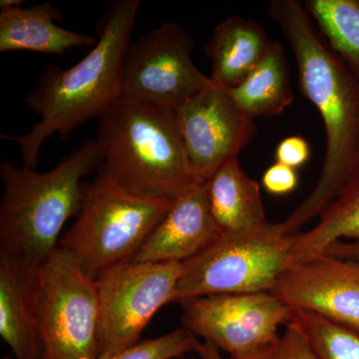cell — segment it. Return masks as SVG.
Instances as JSON below:
<instances>
[{
	"mask_svg": "<svg viewBox=\"0 0 359 359\" xmlns=\"http://www.w3.org/2000/svg\"><path fill=\"white\" fill-rule=\"evenodd\" d=\"M181 264L127 262L95 278L99 302V358L140 341L163 306L175 302Z\"/></svg>",
	"mask_w": 359,
	"mask_h": 359,
	"instance_id": "obj_8",
	"label": "cell"
},
{
	"mask_svg": "<svg viewBox=\"0 0 359 359\" xmlns=\"http://www.w3.org/2000/svg\"><path fill=\"white\" fill-rule=\"evenodd\" d=\"M289 325L301 332L316 359H359L356 330L301 309H292Z\"/></svg>",
	"mask_w": 359,
	"mask_h": 359,
	"instance_id": "obj_21",
	"label": "cell"
},
{
	"mask_svg": "<svg viewBox=\"0 0 359 359\" xmlns=\"http://www.w3.org/2000/svg\"><path fill=\"white\" fill-rule=\"evenodd\" d=\"M103 166L127 192L174 202L202 183L194 172L176 110L128 97L98 118Z\"/></svg>",
	"mask_w": 359,
	"mask_h": 359,
	"instance_id": "obj_4",
	"label": "cell"
},
{
	"mask_svg": "<svg viewBox=\"0 0 359 359\" xmlns=\"http://www.w3.org/2000/svg\"><path fill=\"white\" fill-rule=\"evenodd\" d=\"M210 211L222 235L269 226L259 183L245 173L238 158L222 165L205 182Z\"/></svg>",
	"mask_w": 359,
	"mask_h": 359,
	"instance_id": "obj_17",
	"label": "cell"
},
{
	"mask_svg": "<svg viewBox=\"0 0 359 359\" xmlns=\"http://www.w3.org/2000/svg\"><path fill=\"white\" fill-rule=\"evenodd\" d=\"M176 115L191 165L202 183L238 158L257 132L256 120L212 82L180 106Z\"/></svg>",
	"mask_w": 359,
	"mask_h": 359,
	"instance_id": "obj_11",
	"label": "cell"
},
{
	"mask_svg": "<svg viewBox=\"0 0 359 359\" xmlns=\"http://www.w3.org/2000/svg\"><path fill=\"white\" fill-rule=\"evenodd\" d=\"M276 297L292 309L318 314L359 332V263L320 255L287 269Z\"/></svg>",
	"mask_w": 359,
	"mask_h": 359,
	"instance_id": "obj_12",
	"label": "cell"
},
{
	"mask_svg": "<svg viewBox=\"0 0 359 359\" xmlns=\"http://www.w3.org/2000/svg\"><path fill=\"white\" fill-rule=\"evenodd\" d=\"M36 268L0 252V335L15 359H41L32 297Z\"/></svg>",
	"mask_w": 359,
	"mask_h": 359,
	"instance_id": "obj_14",
	"label": "cell"
},
{
	"mask_svg": "<svg viewBox=\"0 0 359 359\" xmlns=\"http://www.w3.org/2000/svg\"><path fill=\"white\" fill-rule=\"evenodd\" d=\"M299 183L297 169L276 162L264 171L262 185L271 195H287L297 188Z\"/></svg>",
	"mask_w": 359,
	"mask_h": 359,
	"instance_id": "obj_24",
	"label": "cell"
},
{
	"mask_svg": "<svg viewBox=\"0 0 359 359\" xmlns=\"http://www.w3.org/2000/svg\"><path fill=\"white\" fill-rule=\"evenodd\" d=\"M273 42L256 21L230 16L219 22L205 48L212 84L223 89L237 87L261 63Z\"/></svg>",
	"mask_w": 359,
	"mask_h": 359,
	"instance_id": "obj_16",
	"label": "cell"
},
{
	"mask_svg": "<svg viewBox=\"0 0 359 359\" xmlns=\"http://www.w3.org/2000/svg\"><path fill=\"white\" fill-rule=\"evenodd\" d=\"M323 254L359 263V241L353 243L339 241L330 245Z\"/></svg>",
	"mask_w": 359,
	"mask_h": 359,
	"instance_id": "obj_27",
	"label": "cell"
},
{
	"mask_svg": "<svg viewBox=\"0 0 359 359\" xmlns=\"http://www.w3.org/2000/svg\"><path fill=\"white\" fill-rule=\"evenodd\" d=\"M268 16L282 30L299 73V89L320 113L325 152L320 178L299 207L280 223L297 235L359 178V79L318 32L304 4L275 0Z\"/></svg>",
	"mask_w": 359,
	"mask_h": 359,
	"instance_id": "obj_1",
	"label": "cell"
},
{
	"mask_svg": "<svg viewBox=\"0 0 359 359\" xmlns=\"http://www.w3.org/2000/svg\"><path fill=\"white\" fill-rule=\"evenodd\" d=\"M194 41L176 21L157 28L130 45L123 72V96L177 110L211 84L194 65Z\"/></svg>",
	"mask_w": 359,
	"mask_h": 359,
	"instance_id": "obj_10",
	"label": "cell"
},
{
	"mask_svg": "<svg viewBox=\"0 0 359 359\" xmlns=\"http://www.w3.org/2000/svg\"><path fill=\"white\" fill-rule=\"evenodd\" d=\"M179 304L183 327L233 358L273 348L292 316L273 292L207 295Z\"/></svg>",
	"mask_w": 359,
	"mask_h": 359,
	"instance_id": "obj_9",
	"label": "cell"
},
{
	"mask_svg": "<svg viewBox=\"0 0 359 359\" xmlns=\"http://www.w3.org/2000/svg\"><path fill=\"white\" fill-rule=\"evenodd\" d=\"M103 162L96 139H88L46 172L2 161L0 252L32 266L44 263L58 249L68 219L81 209L82 180L98 172Z\"/></svg>",
	"mask_w": 359,
	"mask_h": 359,
	"instance_id": "obj_3",
	"label": "cell"
},
{
	"mask_svg": "<svg viewBox=\"0 0 359 359\" xmlns=\"http://www.w3.org/2000/svg\"><path fill=\"white\" fill-rule=\"evenodd\" d=\"M221 236L210 211L204 182L174 201L132 261L183 264Z\"/></svg>",
	"mask_w": 359,
	"mask_h": 359,
	"instance_id": "obj_13",
	"label": "cell"
},
{
	"mask_svg": "<svg viewBox=\"0 0 359 359\" xmlns=\"http://www.w3.org/2000/svg\"><path fill=\"white\" fill-rule=\"evenodd\" d=\"M224 90L231 101L255 120L285 112L294 102V92L283 45L273 41L263 60L242 83Z\"/></svg>",
	"mask_w": 359,
	"mask_h": 359,
	"instance_id": "obj_18",
	"label": "cell"
},
{
	"mask_svg": "<svg viewBox=\"0 0 359 359\" xmlns=\"http://www.w3.org/2000/svg\"><path fill=\"white\" fill-rule=\"evenodd\" d=\"M295 235L280 224L222 235L217 242L181 264L175 302L214 294L271 292L290 269Z\"/></svg>",
	"mask_w": 359,
	"mask_h": 359,
	"instance_id": "obj_6",
	"label": "cell"
},
{
	"mask_svg": "<svg viewBox=\"0 0 359 359\" xmlns=\"http://www.w3.org/2000/svg\"><path fill=\"white\" fill-rule=\"evenodd\" d=\"M23 4H25V1H22V0H1L0 1V8H1V11L18 8V7L22 6Z\"/></svg>",
	"mask_w": 359,
	"mask_h": 359,
	"instance_id": "obj_28",
	"label": "cell"
},
{
	"mask_svg": "<svg viewBox=\"0 0 359 359\" xmlns=\"http://www.w3.org/2000/svg\"><path fill=\"white\" fill-rule=\"evenodd\" d=\"M199 341L190 330L182 327L99 359H177L195 353Z\"/></svg>",
	"mask_w": 359,
	"mask_h": 359,
	"instance_id": "obj_22",
	"label": "cell"
},
{
	"mask_svg": "<svg viewBox=\"0 0 359 359\" xmlns=\"http://www.w3.org/2000/svg\"><path fill=\"white\" fill-rule=\"evenodd\" d=\"M140 0H116L96 27L98 41L69 68L48 65L27 92L25 103L39 116L28 133L1 135L20 149L22 166L36 169L45 142L65 140L78 127L104 114L123 96V72Z\"/></svg>",
	"mask_w": 359,
	"mask_h": 359,
	"instance_id": "obj_2",
	"label": "cell"
},
{
	"mask_svg": "<svg viewBox=\"0 0 359 359\" xmlns=\"http://www.w3.org/2000/svg\"><path fill=\"white\" fill-rule=\"evenodd\" d=\"M33 309L41 359H99L95 280L58 248L35 269Z\"/></svg>",
	"mask_w": 359,
	"mask_h": 359,
	"instance_id": "obj_7",
	"label": "cell"
},
{
	"mask_svg": "<svg viewBox=\"0 0 359 359\" xmlns=\"http://www.w3.org/2000/svg\"><path fill=\"white\" fill-rule=\"evenodd\" d=\"M172 204L127 192L102 166L93 181L82 184L81 209L59 248L95 280L103 271L131 262Z\"/></svg>",
	"mask_w": 359,
	"mask_h": 359,
	"instance_id": "obj_5",
	"label": "cell"
},
{
	"mask_svg": "<svg viewBox=\"0 0 359 359\" xmlns=\"http://www.w3.org/2000/svg\"><path fill=\"white\" fill-rule=\"evenodd\" d=\"M342 238H359V178L325 208L313 229L295 235L290 269L320 256Z\"/></svg>",
	"mask_w": 359,
	"mask_h": 359,
	"instance_id": "obj_19",
	"label": "cell"
},
{
	"mask_svg": "<svg viewBox=\"0 0 359 359\" xmlns=\"http://www.w3.org/2000/svg\"><path fill=\"white\" fill-rule=\"evenodd\" d=\"M62 13L50 2L0 13V52L32 51L63 55L74 47L95 46L98 39L56 25Z\"/></svg>",
	"mask_w": 359,
	"mask_h": 359,
	"instance_id": "obj_15",
	"label": "cell"
},
{
	"mask_svg": "<svg viewBox=\"0 0 359 359\" xmlns=\"http://www.w3.org/2000/svg\"><path fill=\"white\" fill-rule=\"evenodd\" d=\"M311 146L304 137L290 136L283 139L276 149V161L280 164L297 169L308 162Z\"/></svg>",
	"mask_w": 359,
	"mask_h": 359,
	"instance_id": "obj_25",
	"label": "cell"
},
{
	"mask_svg": "<svg viewBox=\"0 0 359 359\" xmlns=\"http://www.w3.org/2000/svg\"><path fill=\"white\" fill-rule=\"evenodd\" d=\"M304 6L330 48L359 79V0H306Z\"/></svg>",
	"mask_w": 359,
	"mask_h": 359,
	"instance_id": "obj_20",
	"label": "cell"
},
{
	"mask_svg": "<svg viewBox=\"0 0 359 359\" xmlns=\"http://www.w3.org/2000/svg\"><path fill=\"white\" fill-rule=\"evenodd\" d=\"M275 347V346H273ZM273 348L266 349V351H262V353L252 354V355L245 356V358H224L222 355V351H219L216 346H212V344L207 341L198 342L197 347H196L195 353L198 354L200 359H271V353H273Z\"/></svg>",
	"mask_w": 359,
	"mask_h": 359,
	"instance_id": "obj_26",
	"label": "cell"
},
{
	"mask_svg": "<svg viewBox=\"0 0 359 359\" xmlns=\"http://www.w3.org/2000/svg\"><path fill=\"white\" fill-rule=\"evenodd\" d=\"M271 359H316L301 332L287 325L273 347Z\"/></svg>",
	"mask_w": 359,
	"mask_h": 359,
	"instance_id": "obj_23",
	"label": "cell"
}]
</instances>
